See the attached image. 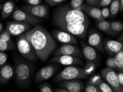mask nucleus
<instances>
[{
	"mask_svg": "<svg viewBox=\"0 0 123 92\" xmlns=\"http://www.w3.org/2000/svg\"><path fill=\"white\" fill-rule=\"evenodd\" d=\"M53 22L62 31L81 39L86 37L90 23L85 13L72 8L70 5L56 7L53 14Z\"/></svg>",
	"mask_w": 123,
	"mask_h": 92,
	"instance_id": "f257e3e1",
	"label": "nucleus"
},
{
	"mask_svg": "<svg viewBox=\"0 0 123 92\" xmlns=\"http://www.w3.org/2000/svg\"><path fill=\"white\" fill-rule=\"evenodd\" d=\"M42 62L46 61L57 47V43L51 34L40 24L24 33Z\"/></svg>",
	"mask_w": 123,
	"mask_h": 92,
	"instance_id": "f03ea898",
	"label": "nucleus"
},
{
	"mask_svg": "<svg viewBox=\"0 0 123 92\" xmlns=\"http://www.w3.org/2000/svg\"><path fill=\"white\" fill-rule=\"evenodd\" d=\"M34 65L28 60L19 56L14 58V76L16 83L19 87H28L34 74Z\"/></svg>",
	"mask_w": 123,
	"mask_h": 92,
	"instance_id": "7ed1b4c3",
	"label": "nucleus"
},
{
	"mask_svg": "<svg viewBox=\"0 0 123 92\" xmlns=\"http://www.w3.org/2000/svg\"><path fill=\"white\" fill-rule=\"evenodd\" d=\"M89 76L84 68L75 66H70L56 74L54 80L58 82L72 80L87 78Z\"/></svg>",
	"mask_w": 123,
	"mask_h": 92,
	"instance_id": "20e7f679",
	"label": "nucleus"
},
{
	"mask_svg": "<svg viewBox=\"0 0 123 92\" xmlns=\"http://www.w3.org/2000/svg\"><path fill=\"white\" fill-rule=\"evenodd\" d=\"M16 44L18 52L25 60L30 62L38 61L39 59L34 49L24 34L19 35L17 38Z\"/></svg>",
	"mask_w": 123,
	"mask_h": 92,
	"instance_id": "39448f33",
	"label": "nucleus"
},
{
	"mask_svg": "<svg viewBox=\"0 0 123 92\" xmlns=\"http://www.w3.org/2000/svg\"><path fill=\"white\" fill-rule=\"evenodd\" d=\"M102 77L115 92H123V87L119 83L117 72L115 69L105 67L101 71Z\"/></svg>",
	"mask_w": 123,
	"mask_h": 92,
	"instance_id": "423d86ee",
	"label": "nucleus"
},
{
	"mask_svg": "<svg viewBox=\"0 0 123 92\" xmlns=\"http://www.w3.org/2000/svg\"><path fill=\"white\" fill-rule=\"evenodd\" d=\"M59 68H60L59 64L56 63H52L45 66L35 74V83H40L41 82L49 80L55 74Z\"/></svg>",
	"mask_w": 123,
	"mask_h": 92,
	"instance_id": "0eeeda50",
	"label": "nucleus"
},
{
	"mask_svg": "<svg viewBox=\"0 0 123 92\" xmlns=\"http://www.w3.org/2000/svg\"><path fill=\"white\" fill-rule=\"evenodd\" d=\"M22 9L31 16L39 18L48 19L49 17V7L46 5H24L22 6Z\"/></svg>",
	"mask_w": 123,
	"mask_h": 92,
	"instance_id": "6e6552de",
	"label": "nucleus"
},
{
	"mask_svg": "<svg viewBox=\"0 0 123 92\" xmlns=\"http://www.w3.org/2000/svg\"><path fill=\"white\" fill-rule=\"evenodd\" d=\"M11 17L15 21L25 22L31 25H36L43 22V20L41 18L31 16L22 9L19 8L15 9L12 14Z\"/></svg>",
	"mask_w": 123,
	"mask_h": 92,
	"instance_id": "1a4fd4ad",
	"label": "nucleus"
},
{
	"mask_svg": "<svg viewBox=\"0 0 123 92\" xmlns=\"http://www.w3.org/2000/svg\"><path fill=\"white\" fill-rule=\"evenodd\" d=\"M54 56L69 55L82 59V50L75 44H63L56 49L53 53Z\"/></svg>",
	"mask_w": 123,
	"mask_h": 92,
	"instance_id": "9d476101",
	"label": "nucleus"
},
{
	"mask_svg": "<svg viewBox=\"0 0 123 92\" xmlns=\"http://www.w3.org/2000/svg\"><path fill=\"white\" fill-rule=\"evenodd\" d=\"M31 25L19 21L9 22L6 24V30L11 36H19L31 29Z\"/></svg>",
	"mask_w": 123,
	"mask_h": 92,
	"instance_id": "9b49d317",
	"label": "nucleus"
},
{
	"mask_svg": "<svg viewBox=\"0 0 123 92\" xmlns=\"http://www.w3.org/2000/svg\"><path fill=\"white\" fill-rule=\"evenodd\" d=\"M51 35L56 42L63 43L64 44L77 45L79 44L75 36L62 30L55 29L52 31Z\"/></svg>",
	"mask_w": 123,
	"mask_h": 92,
	"instance_id": "f8f14e48",
	"label": "nucleus"
},
{
	"mask_svg": "<svg viewBox=\"0 0 123 92\" xmlns=\"http://www.w3.org/2000/svg\"><path fill=\"white\" fill-rule=\"evenodd\" d=\"M49 62L69 66L84 65V62L81 59L69 55L54 56L49 60Z\"/></svg>",
	"mask_w": 123,
	"mask_h": 92,
	"instance_id": "ddd939ff",
	"label": "nucleus"
},
{
	"mask_svg": "<svg viewBox=\"0 0 123 92\" xmlns=\"http://www.w3.org/2000/svg\"><path fill=\"white\" fill-rule=\"evenodd\" d=\"M87 41L89 45L104 53L103 37L101 33L95 29H90L88 34Z\"/></svg>",
	"mask_w": 123,
	"mask_h": 92,
	"instance_id": "4468645a",
	"label": "nucleus"
},
{
	"mask_svg": "<svg viewBox=\"0 0 123 92\" xmlns=\"http://www.w3.org/2000/svg\"><path fill=\"white\" fill-rule=\"evenodd\" d=\"M82 48V52L87 62H93L97 63L99 61V56L94 48L89 45L83 41H80Z\"/></svg>",
	"mask_w": 123,
	"mask_h": 92,
	"instance_id": "2eb2a0df",
	"label": "nucleus"
},
{
	"mask_svg": "<svg viewBox=\"0 0 123 92\" xmlns=\"http://www.w3.org/2000/svg\"><path fill=\"white\" fill-rule=\"evenodd\" d=\"M58 86L69 92H82L85 87L83 82L80 80H64L60 82Z\"/></svg>",
	"mask_w": 123,
	"mask_h": 92,
	"instance_id": "dca6fc26",
	"label": "nucleus"
},
{
	"mask_svg": "<svg viewBox=\"0 0 123 92\" xmlns=\"http://www.w3.org/2000/svg\"><path fill=\"white\" fill-rule=\"evenodd\" d=\"M103 48L109 55L113 56L123 49V43L118 40L105 39L103 42Z\"/></svg>",
	"mask_w": 123,
	"mask_h": 92,
	"instance_id": "f3484780",
	"label": "nucleus"
},
{
	"mask_svg": "<svg viewBox=\"0 0 123 92\" xmlns=\"http://www.w3.org/2000/svg\"><path fill=\"white\" fill-rule=\"evenodd\" d=\"M14 76V68L10 63L0 66V84L7 83Z\"/></svg>",
	"mask_w": 123,
	"mask_h": 92,
	"instance_id": "a211bd4d",
	"label": "nucleus"
},
{
	"mask_svg": "<svg viewBox=\"0 0 123 92\" xmlns=\"http://www.w3.org/2000/svg\"><path fill=\"white\" fill-rule=\"evenodd\" d=\"M81 11L96 20H103L101 15V11L98 7L83 3L81 6Z\"/></svg>",
	"mask_w": 123,
	"mask_h": 92,
	"instance_id": "6ab92c4d",
	"label": "nucleus"
},
{
	"mask_svg": "<svg viewBox=\"0 0 123 92\" xmlns=\"http://www.w3.org/2000/svg\"><path fill=\"white\" fill-rule=\"evenodd\" d=\"M16 8V5L14 1H8L2 5L1 9V17L3 19H6L12 15Z\"/></svg>",
	"mask_w": 123,
	"mask_h": 92,
	"instance_id": "aec40b11",
	"label": "nucleus"
},
{
	"mask_svg": "<svg viewBox=\"0 0 123 92\" xmlns=\"http://www.w3.org/2000/svg\"><path fill=\"white\" fill-rule=\"evenodd\" d=\"M96 25L99 30L108 35H111L110 27V21L103 19L101 20H96Z\"/></svg>",
	"mask_w": 123,
	"mask_h": 92,
	"instance_id": "412c9836",
	"label": "nucleus"
},
{
	"mask_svg": "<svg viewBox=\"0 0 123 92\" xmlns=\"http://www.w3.org/2000/svg\"><path fill=\"white\" fill-rule=\"evenodd\" d=\"M113 57L116 70L123 72V49L115 54Z\"/></svg>",
	"mask_w": 123,
	"mask_h": 92,
	"instance_id": "4be33fe9",
	"label": "nucleus"
},
{
	"mask_svg": "<svg viewBox=\"0 0 123 92\" xmlns=\"http://www.w3.org/2000/svg\"><path fill=\"white\" fill-rule=\"evenodd\" d=\"M110 27H111V35H115L123 31V24L120 22L110 21Z\"/></svg>",
	"mask_w": 123,
	"mask_h": 92,
	"instance_id": "5701e85b",
	"label": "nucleus"
},
{
	"mask_svg": "<svg viewBox=\"0 0 123 92\" xmlns=\"http://www.w3.org/2000/svg\"><path fill=\"white\" fill-rule=\"evenodd\" d=\"M119 3H120V0H111V7L109 9L111 17L112 18L116 16L119 12V9H120Z\"/></svg>",
	"mask_w": 123,
	"mask_h": 92,
	"instance_id": "b1692460",
	"label": "nucleus"
},
{
	"mask_svg": "<svg viewBox=\"0 0 123 92\" xmlns=\"http://www.w3.org/2000/svg\"><path fill=\"white\" fill-rule=\"evenodd\" d=\"M15 48L13 42H7L0 39V52L13 50Z\"/></svg>",
	"mask_w": 123,
	"mask_h": 92,
	"instance_id": "393cba45",
	"label": "nucleus"
},
{
	"mask_svg": "<svg viewBox=\"0 0 123 92\" xmlns=\"http://www.w3.org/2000/svg\"><path fill=\"white\" fill-rule=\"evenodd\" d=\"M40 92H55L52 86L48 83H43L38 86Z\"/></svg>",
	"mask_w": 123,
	"mask_h": 92,
	"instance_id": "a878e982",
	"label": "nucleus"
},
{
	"mask_svg": "<svg viewBox=\"0 0 123 92\" xmlns=\"http://www.w3.org/2000/svg\"><path fill=\"white\" fill-rule=\"evenodd\" d=\"M85 92H101L98 86L87 82L85 87Z\"/></svg>",
	"mask_w": 123,
	"mask_h": 92,
	"instance_id": "bb28decb",
	"label": "nucleus"
},
{
	"mask_svg": "<svg viewBox=\"0 0 123 92\" xmlns=\"http://www.w3.org/2000/svg\"><path fill=\"white\" fill-rule=\"evenodd\" d=\"M101 92H115L106 82L102 80L98 85Z\"/></svg>",
	"mask_w": 123,
	"mask_h": 92,
	"instance_id": "cd10ccee",
	"label": "nucleus"
},
{
	"mask_svg": "<svg viewBox=\"0 0 123 92\" xmlns=\"http://www.w3.org/2000/svg\"><path fill=\"white\" fill-rule=\"evenodd\" d=\"M84 1L85 0H71L70 6L72 8L74 9L81 11V6L83 5Z\"/></svg>",
	"mask_w": 123,
	"mask_h": 92,
	"instance_id": "c85d7f7f",
	"label": "nucleus"
},
{
	"mask_svg": "<svg viewBox=\"0 0 123 92\" xmlns=\"http://www.w3.org/2000/svg\"><path fill=\"white\" fill-rule=\"evenodd\" d=\"M96 63L93 62H87V64L85 66L84 68L89 74V76L94 72L96 69Z\"/></svg>",
	"mask_w": 123,
	"mask_h": 92,
	"instance_id": "c756f323",
	"label": "nucleus"
},
{
	"mask_svg": "<svg viewBox=\"0 0 123 92\" xmlns=\"http://www.w3.org/2000/svg\"><path fill=\"white\" fill-rule=\"evenodd\" d=\"M0 39L7 42H12L11 35L8 33L6 30L3 31L2 32L0 33Z\"/></svg>",
	"mask_w": 123,
	"mask_h": 92,
	"instance_id": "7c9ffc66",
	"label": "nucleus"
},
{
	"mask_svg": "<svg viewBox=\"0 0 123 92\" xmlns=\"http://www.w3.org/2000/svg\"><path fill=\"white\" fill-rule=\"evenodd\" d=\"M102 80V79L101 76L99 74H96L94 75L93 76H92L90 79H89L88 82L93 84H95V85L98 86L99 83H100Z\"/></svg>",
	"mask_w": 123,
	"mask_h": 92,
	"instance_id": "2f4dec72",
	"label": "nucleus"
},
{
	"mask_svg": "<svg viewBox=\"0 0 123 92\" xmlns=\"http://www.w3.org/2000/svg\"><path fill=\"white\" fill-rule=\"evenodd\" d=\"M101 11V15L102 18H103V19H105L111 17V13H110V9L109 8L107 7H103L102 9H100Z\"/></svg>",
	"mask_w": 123,
	"mask_h": 92,
	"instance_id": "473e14b6",
	"label": "nucleus"
},
{
	"mask_svg": "<svg viewBox=\"0 0 123 92\" xmlns=\"http://www.w3.org/2000/svg\"><path fill=\"white\" fill-rule=\"evenodd\" d=\"M66 1L67 0H44L45 2H46L50 7H54Z\"/></svg>",
	"mask_w": 123,
	"mask_h": 92,
	"instance_id": "72a5a7b5",
	"label": "nucleus"
},
{
	"mask_svg": "<svg viewBox=\"0 0 123 92\" xmlns=\"http://www.w3.org/2000/svg\"><path fill=\"white\" fill-rule=\"evenodd\" d=\"M105 63L106 65L107 66V67L116 70V67H115L114 60L113 57H111L108 58V59H107V61H106Z\"/></svg>",
	"mask_w": 123,
	"mask_h": 92,
	"instance_id": "f704fd0d",
	"label": "nucleus"
},
{
	"mask_svg": "<svg viewBox=\"0 0 123 92\" xmlns=\"http://www.w3.org/2000/svg\"><path fill=\"white\" fill-rule=\"evenodd\" d=\"M8 60V55L5 52H0V66L5 65Z\"/></svg>",
	"mask_w": 123,
	"mask_h": 92,
	"instance_id": "c9c22d12",
	"label": "nucleus"
},
{
	"mask_svg": "<svg viewBox=\"0 0 123 92\" xmlns=\"http://www.w3.org/2000/svg\"><path fill=\"white\" fill-rule=\"evenodd\" d=\"M28 5L35 6L41 5L42 3V0H24Z\"/></svg>",
	"mask_w": 123,
	"mask_h": 92,
	"instance_id": "e433bc0d",
	"label": "nucleus"
},
{
	"mask_svg": "<svg viewBox=\"0 0 123 92\" xmlns=\"http://www.w3.org/2000/svg\"><path fill=\"white\" fill-rule=\"evenodd\" d=\"M111 0H100L99 2L97 5L98 7H105L111 5Z\"/></svg>",
	"mask_w": 123,
	"mask_h": 92,
	"instance_id": "4c0bfd02",
	"label": "nucleus"
},
{
	"mask_svg": "<svg viewBox=\"0 0 123 92\" xmlns=\"http://www.w3.org/2000/svg\"><path fill=\"white\" fill-rule=\"evenodd\" d=\"M117 76H118L119 83H120L121 86H123V72L118 71L117 72Z\"/></svg>",
	"mask_w": 123,
	"mask_h": 92,
	"instance_id": "58836bf2",
	"label": "nucleus"
},
{
	"mask_svg": "<svg viewBox=\"0 0 123 92\" xmlns=\"http://www.w3.org/2000/svg\"><path fill=\"white\" fill-rule=\"evenodd\" d=\"M86 4L94 6H97V5L99 2L100 0H86Z\"/></svg>",
	"mask_w": 123,
	"mask_h": 92,
	"instance_id": "ea45409f",
	"label": "nucleus"
},
{
	"mask_svg": "<svg viewBox=\"0 0 123 92\" xmlns=\"http://www.w3.org/2000/svg\"><path fill=\"white\" fill-rule=\"evenodd\" d=\"M55 92H69L65 89H64V88H56Z\"/></svg>",
	"mask_w": 123,
	"mask_h": 92,
	"instance_id": "a19ab883",
	"label": "nucleus"
},
{
	"mask_svg": "<svg viewBox=\"0 0 123 92\" xmlns=\"http://www.w3.org/2000/svg\"><path fill=\"white\" fill-rule=\"evenodd\" d=\"M119 7H120V9H119V11H120L121 12H123V0H120Z\"/></svg>",
	"mask_w": 123,
	"mask_h": 92,
	"instance_id": "79ce46f5",
	"label": "nucleus"
},
{
	"mask_svg": "<svg viewBox=\"0 0 123 92\" xmlns=\"http://www.w3.org/2000/svg\"><path fill=\"white\" fill-rule=\"evenodd\" d=\"M3 30V24H2L1 22H0V33L2 32Z\"/></svg>",
	"mask_w": 123,
	"mask_h": 92,
	"instance_id": "37998d69",
	"label": "nucleus"
},
{
	"mask_svg": "<svg viewBox=\"0 0 123 92\" xmlns=\"http://www.w3.org/2000/svg\"><path fill=\"white\" fill-rule=\"evenodd\" d=\"M2 5L1 4H0V11L1 10V9H2Z\"/></svg>",
	"mask_w": 123,
	"mask_h": 92,
	"instance_id": "c03bdc74",
	"label": "nucleus"
},
{
	"mask_svg": "<svg viewBox=\"0 0 123 92\" xmlns=\"http://www.w3.org/2000/svg\"><path fill=\"white\" fill-rule=\"evenodd\" d=\"M0 92H1V91H0Z\"/></svg>",
	"mask_w": 123,
	"mask_h": 92,
	"instance_id": "a18cd8bd",
	"label": "nucleus"
},
{
	"mask_svg": "<svg viewBox=\"0 0 123 92\" xmlns=\"http://www.w3.org/2000/svg\"><path fill=\"white\" fill-rule=\"evenodd\" d=\"M14 1H19V0H14Z\"/></svg>",
	"mask_w": 123,
	"mask_h": 92,
	"instance_id": "49530a36",
	"label": "nucleus"
}]
</instances>
